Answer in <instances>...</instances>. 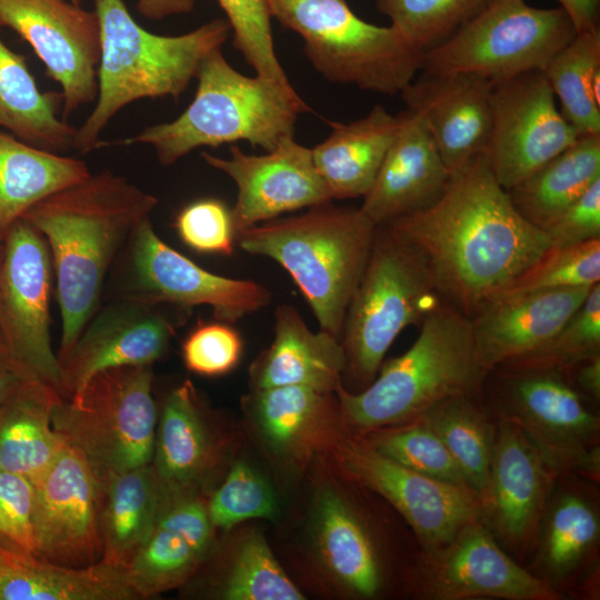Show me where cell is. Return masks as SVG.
Segmentation results:
<instances>
[{
  "label": "cell",
  "instance_id": "1",
  "mask_svg": "<svg viewBox=\"0 0 600 600\" xmlns=\"http://www.w3.org/2000/svg\"><path fill=\"white\" fill-rule=\"evenodd\" d=\"M383 226L421 257L441 298L469 319L551 246L514 209L483 153L451 174L433 204Z\"/></svg>",
  "mask_w": 600,
  "mask_h": 600
},
{
  "label": "cell",
  "instance_id": "2",
  "mask_svg": "<svg viewBox=\"0 0 600 600\" xmlns=\"http://www.w3.org/2000/svg\"><path fill=\"white\" fill-rule=\"evenodd\" d=\"M158 199L110 170L62 188L21 219L44 238L61 314L59 362L100 308L109 269Z\"/></svg>",
  "mask_w": 600,
  "mask_h": 600
},
{
  "label": "cell",
  "instance_id": "3",
  "mask_svg": "<svg viewBox=\"0 0 600 600\" xmlns=\"http://www.w3.org/2000/svg\"><path fill=\"white\" fill-rule=\"evenodd\" d=\"M100 31L98 91L92 111L77 128L74 150L102 147L100 137L113 117L140 99H179L201 62L220 49L231 32L226 19H213L178 36L141 27L123 0H94Z\"/></svg>",
  "mask_w": 600,
  "mask_h": 600
},
{
  "label": "cell",
  "instance_id": "4",
  "mask_svg": "<svg viewBox=\"0 0 600 600\" xmlns=\"http://www.w3.org/2000/svg\"><path fill=\"white\" fill-rule=\"evenodd\" d=\"M413 344L381 364L361 391L336 390L339 411L354 430L366 433L420 418L457 396L482 397L489 371L482 366L471 321L442 300L422 321Z\"/></svg>",
  "mask_w": 600,
  "mask_h": 600
},
{
  "label": "cell",
  "instance_id": "5",
  "mask_svg": "<svg viewBox=\"0 0 600 600\" xmlns=\"http://www.w3.org/2000/svg\"><path fill=\"white\" fill-rule=\"evenodd\" d=\"M196 79L194 97L179 117L114 143L147 144L164 167L196 149L237 141L271 151L293 137L298 116L309 111L291 84L240 73L221 48L204 58Z\"/></svg>",
  "mask_w": 600,
  "mask_h": 600
},
{
  "label": "cell",
  "instance_id": "6",
  "mask_svg": "<svg viewBox=\"0 0 600 600\" xmlns=\"http://www.w3.org/2000/svg\"><path fill=\"white\" fill-rule=\"evenodd\" d=\"M376 227L360 208L329 201L254 224L236 238L243 251L279 263L300 289L320 329L340 340Z\"/></svg>",
  "mask_w": 600,
  "mask_h": 600
},
{
  "label": "cell",
  "instance_id": "7",
  "mask_svg": "<svg viewBox=\"0 0 600 600\" xmlns=\"http://www.w3.org/2000/svg\"><path fill=\"white\" fill-rule=\"evenodd\" d=\"M442 300L421 257L386 226H377L342 326L343 374L366 388L401 331L420 326Z\"/></svg>",
  "mask_w": 600,
  "mask_h": 600
},
{
  "label": "cell",
  "instance_id": "8",
  "mask_svg": "<svg viewBox=\"0 0 600 600\" xmlns=\"http://www.w3.org/2000/svg\"><path fill=\"white\" fill-rule=\"evenodd\" d=\"M270 14L298 33L327 80L393 96L421 70L422 53L392 27L359 18L346 0H267Z\"/></svg>",
  "mask_w": 600,
  "mask_h": 600
},
{
  "label": "cell",
  "instance_id": "9",
  "mask_svg": "<svg viewBox=\"0 0 600 600\" xmlns=\"http://www.w3.org/2000/svg\"><path fill=\"white\" fill-rule=\"evenodd\" d=\"M151 366L102 370L51 409L54 431L90 464L97 479L152 461L157 409Z\"/></svg>",
  "mask_w": 600,
  "mask_h": 600
},
{
  "label": "cell",
  "instance_id": "10",
  "mask_svg": "<svg viewBox=\"0 0 600 600\" xmlns=\"http://www.w3.org/2000/svg\"><path fill=\"white\" fill-rule=\"evenodd\" d=\"M482 394L491 414L514 423L559 476H600V419L559 369L500 366Z\"/></svg>",
  "mask_w": 600,
  "mask_h": 600
},
{
  "label": "cell",
  "instance_id": "11",
  "mask_svg": "<svg viewBox=\"0 0 600 600\" xmlns=\"http://www.w3.org/2000/svg\"><path fill=\"white\" fill-rule=\"evenodd\" d=\"M576 34L561 7L541 9L524 0H493L451 38L422 53L421 70L472 72L499 81L543 70Z\"/></svg>",
  "mask_w": 600,
  "mask_h": 600
},
{
  "label": "cell",
  "instance_id": "12",
  "mask_svg": "<svg viewBox=\"0 0 600 600\" xmlns=\"http://www.w3.org/2000/svg\"><path fill=\"white\" fill-rule=\"evenodd\" d=\"M52 277L44 238L19 219L4 234L0 252V342L30 379L61 396V366L50 333Z\"/></svg>",
  "mask_w": 600,
  "mask_h": 600
},
{
  "label": "cell",
  "instance_id": "13",
  "mask_svg": "<svg viewBox=\"0 0 600 600\" xmlns=\"http://www.w3.org/2000/svg\"><path fill=\"white\" fill-rule=\"evenodd\" d=\"M492 126L484 157L507 191L577 141L542 70L492 81Z\"/></svg>",
  "mask_w": 600,
  "mask_h": 600
},
{
  "label": "cell",
  "instance_id": "14",
  "mask_svg": "<svg viewBox=\"0 0 600 600\" xmlns=\"http://www.w3.org/2000/svg\"><path fill=\"white\" fill-rule=\"evenodd\" d=\"M130 288L128 297L168 304L181 310L197 306L234 323L267 307L271 292L253 280L210 272L171 248L154 231L150 218L142 220L130 237Z\"/></svg>",
  "mask_w": 600,
  "mask_h": 600
},
{
  "label": "cell",
  "instance_id": "15",
  "mask_svg": "<svg viewBox=\"0 0 600 600\" xmlns=\"http://www.w3.org/2000/svg\"><path fill=\"white\" fill-rule=\"evenodd\" d=\"M338 453L352 478L384 498L403 517L422 551L443 547L464 526L483 520L481 499L471 488L410 470L381 454L363 438L344 440Z\"/></svg>",
  "mask_w": 600,
  "mask_h": 600
},
{
  "label": "cell",
  "instance_id": "16",
  "mask_svg": "<svg viewBox=\"0 0 600 600\" xmlns=\"http://www.w3.org/2000/svg\"><path fill=\"white\" fill-rule=\"evenodd\" d=\"M0 27L27 41L60 86L63 119L96 100L100 31L94 10L71 0H0Z\"/></svg>",
  "mask_w": 600,
  "mask_h": 600
},
{
  "label": "cell",
  "instance_id": "17",
  "mask_svg": "<svg viewBox=\"0 0 600 600\" xmlns=\"http://www.w3.org/2000/svg\"><path fill=\"white\" fill-rule=\"evenodd\" d=\"M417 591L424 599L559 600L561 593L513 560L483 520L464 526L443 547L422 551Z\"/></svg>",
  "mask_w": 600,
  "mask_h": 600
},
{
  "label": "cell",
  "instance_id": "18",
  "mask_svg": "<svg viewBox=\"0 0 600 600\" xmlns=\"http://www.w3.org/2000/svg\"><path fill=\"white\" fill-rule=\"evenodd\" d=\"M33 486L34 554L68 568L101 561L99 486L87 460L64 444Z\"/></svg>",
  "mask_w": 600,
  "mask_h": 600
},
{
  "label": "cell",
  "instance_id": "19",
  "mask_svg": "<svg viewBox=\"0 0 600 600\" xmlns=\"http://www.w3.org/2000/svg\"><path fill=\"white\" fill-rule=\"evenodd\" d=\"M229 151L228 159L207 151L201 157L237 186V199L230 209L236 234L282 213L332 201L313 163L311 148L293 137L266 154H248L237 146Z\"/></svg>",
  "mask_w": 600,
  "mask_h": 600
},
{
  "label": "cell",
  "instance_id": "20",
  "mask_svg": "<svg viewBox=\"0 0 600 600\" xmlns=\"http://www.w3.org/2000/svg\"><path fill=\"white\" fill-rule=\"evenodd\" d=\"M559 478L514 423L496 418L494 449L482 507L483 521L500 546L518 556L534 548Z\"/></svg>",
  "mask_w": 600,
  "mask_h": 600
},
{
  "label": "cell",
  "instance_id": "21",
  "mask_svg": "<svg viewBox=\"0 0 600 600\" xmlns=\"http://www.w3.org/2000/svg\"><path fill=\"white\" fill-rule=\"evenodd\" d=\"M167 307L128 296L100 307L60 361L61 396H73L102 370L151 366L164 356L177 328Z\"/></svg>",
  "mask_w": 600,
  "mask_h": 600
},
{
  "label": "cell",
  "instance_id": "22",
  "mask_svg": "<svg viewBox=\"0 0 600 600\" xmlns=\"http://www.w3.org/2000/svg\"><path fill=\"white\" fill-rule=\"evenodd\" d=\"M492 81L472 72L422 71L400 93L419 112L451 174L484 153L491 133Z\"/></svg>",
  "mask_w": 600,
  "mask_h": 600
},
{
  "label": "cell",
  "instance_id": "23",
  "mask_svg": "<svg viewBox=\"0 0 600 600\" xmlns=\"http://www.w3.org/2000/svg\"><path fill=\"white\" fill-rule=\"evenodd\" d=\"M360 210L383 226L433 204L446 191L447 169L422 116L409 108Z\"/></svg>",
  "mask_w": 600,
  "mask_h": 600
},
{
  "label": "cell",
  "instance_id": "24",
  "mask_svg": "<svg viewBox=\"0 0 600 600\" xmlns=\"http://www.w3.org/2000/svg\"><path fill=\"white\" fill-rule=\"evenodd\" d=\"M592 287L500 297L470 319L482 366L492 369L542 348L580 308Z\"/></svg>",
  "mask_w": 600,
  "mask_h": 600
},
{
  "label": "cell",
  "instance_id": "25",
  "mask_svg": "<svg viewBox=\"0 0 600 600\" xmlns=\"http://www.w3.org/2000/svg\"><path fill=\"white\" fill-rule=\"evenodd\" d=\"M346 357L333 334L309 329L291 304L274 311L273 340L251 368L256 389L279 386H303L323 392H336L342 384Z\"/></svg>",
  "mask_w": 600,
  "mask_h": 600
},
{
  "label": "cell",
  "instance_id": "26",
  "mask_svg": "<svg viewBox=\"0 0 600 600\" xmlns=\"http://www.w3.org/2000/svg\"><path fill=\"white\" fill-rule=\"evenodd\" d=\"M126 568L103 561L68 568L0 536V600H132Z\"/></svg>",
  "mask_w": 600,
  "mask_h": 600
},
{
  "label": "cell",
  "instance_id": "27",
  "mask_svg": "<svg viewBox=\"0 0 600 600\" xmlns=\"http://www.w3.org/2000/svg\"><path fill=\"white\" fill-rule=\"evenodd\" d=\"M313 533L321 561L344 590L360 598L380 593L384 574L376 541L358 511L331 486L316 498Z\"/></svg>",
  "mask_w": 600,
  "mask_h": 600
},
{
  "label": "cell",
  "instance_id": "28",
  "mask_svg": "<svg viewBox=\"0 0 600 600\" xmlns=\"http://www.w3.org/2000/svg\"><path fill=\"white\" fill-rule=\"evenodd\" d=\"M331 127V133L311 148L316 169L332 200L363 198L396 137L399 118L378 104L363 118Z\"/></svg>",
  "mask_w": 600,
  "mask_h": 600
},
{
  "label": "cell",
  "instance_id": "29",
  "mask_svg": "<svg viewBox=\"0 0 600 600\" xmlns=\"http://www.w3.org/2000/svg\"><path fill=\"white\" fill-rule=\"evenodd\" d=\"M97 480L101 561L126 568L156 527L163 490L152 463Z\"/></svg>",
  "mask_w": 600,
  "mask_h": 600
},
{
  "label": "cell",
  "instance_id": "30",
  "mask_svg": "<svg viewBox=\"0 0 600 600\" xmlns=\"http://www.w3.org/2000/svg\"><path fill=\"white\" fill-rule=\"evenodd\" d=\"M61 92H43L24 57L10 49L0 37V128L17 139L54 153L74 149L77 128L59 112Z\"/></svg>",
  "mask_w": 600,
  "mask_h": 600
},
{
  "label": "cell",
  "instance_id": "31",
  "mask_svg": "<svg viewBox=\"0 0 600 600\" xmlns=\"http://www.w3.org/2000/svg\"><path fill=\"white\" fill-rule=\"evenodd\" d=\"M58 397L48 384L27 379L0 407V469L32 483L48 470L66 444L51 422Z\"/></svg>",
  "mask_w": 600,
  "mask_h": 600
},
{
  "label": "cell",
  "instance_id": "32",
  "mask_svg": "<svg viewBox=\"0 0 600 600\" xmlns=\"http://www.w3.org/2000/svg\"><path fill=\"white\" fill-rule=\"evenodd\" d=\"M600 517L596 500L587 491L563 488L551 494L534 548L539 578L557 591L596 554Z\"/></svg>",
  "mask_w": 600,
  "mask_h": 600
},
{
  "label": "cell",
  "instance_id": "33",
  "mask_svg": "<svg viewBox=\"0 0 600 600\" xmlns=\"http://www.w3.org/2000/svg\"><path fill=\"white\" fill-rule=\"evenodd\" d=\"M211 443L193 386L186 381L163 403L152 466L164 494L190 492L209 467Z\"/></svg>",
  "mask_w": 600,
  "mask_h": 600
},
{
  "label": "cell",
  "instance_id": "34",
  "mask_svg": "<svg viewBox=\"0 0 600 600\" xmlns=\"http://www.w3.org/2000/svg\"><path fill=\"white\" fill-rule=\"evenodd\" d=\"M90 173L81 159L39 149L0 131V238L37 202Z\"/></svg>",
  "mask_w": 600,
  "mask_h": 600
},
{
  "label": "cell",
  "instance_id": "35",
  "mask_svg": "<svg viewBox=\"0 0 600 600\" xmlns=\"http://www.w3.org/2000/svg\"><path fill=\"white\" fill-rule=\"evenodd\" d=\"M597 179L600 134L581 136L507 192L518 213L543 231Z\"/></svg>",
  "mask_w": 600,
  "mask_h": 600
},
{
  "label": "cell",
  "instance_id": "36",
  "mask_svg": "<svg viewBox=\"0 0 600 600\" xmlns=\"http://www.w3.org/2000/svg\"><path fill=\"white\" fill-rule=\"evenodd\" d=\"M420 419L443 442L482 502L496 440V418L484 406L482 397H451L429 409Z\"/></svg>",
  "mask_w": 600,
  "mask_h": 600
},
{
  "label": "cell",
  "instance_id": "37",
  "mask_svg": "<svg viewBox=\"0 0 600 600\" xmlns=\"http://www.w3.org/2000/svg\"><path fill=\"white\" fill-rule=\"evenodd\" d=\"M542 71L579 137L600 134V29L577 32Z\"/></svg>",
  "mask_w": 600,
  "mask_h": 600
},
{
  "label": "cell",
  "instance_id": "38",
  "mask_svg": "<svg viewBox=\"0 0 600 600\" xmlns=\"http://www.w3.org/2000/svg\"><path fill=\"white\" fill-rule=\"evenodd\" d=\"M333 392L303 386L256 389L251 407L259 429L273 450L286 453L302 444L331 409Z\"/></svg>",
  "mask_w": 600,
  "mask_h": 600
},
{
  "label": "cell",
  "instance_id": "39",
  "mask_svg": "<svg viewBox=\"0 0 600 600\" xmlns=\"http://www.w3.org/2000/svg\"><path fill=\"white\" fill-rule=\"evenodd\" d=\"M493 0H377L379 11L417 51L451 38Z\"/></svg>",
  "mask_w": 600,
  "mask_h": 600
},
{
  "label": "cell",
  "instance_id": "40",
  "mask_svg": "<svg viewBox=\"0 0 600 600\" xmlns=\"http://www.w3.org/2000/svg\"><path fill=\"white\" fill-rule=\"evenodd\" d=\"M364 434L371 447L399 464L442 482L470 488L443 442L422 419Z\"/></svg>",
  "mask_w": 600,
  "mask_h": 600
},
{
  "label": "cell",
  "instance_id": "41",
  "mask_svg": "<svg viewBox=\"0 0 600 600\" xmlns=\"http://www.w3.org/2000/svg\"><path fill=\"white\" fill-rule=\"evenodd\" d=\"M201 560L179 534L156 526L126 571L138 599L149 598L182 584Z\"/></svg>",
  "mask_w": 600,
  "mask_h": 600
},
{
  "label": "cell",
  "instance_id": "42",
  "mask_svg": "<svg viewBox=\"0 0 600 600\" xmlns=\"http://www.w3.org/2000/svg\"><path fill=\"white\" fill-rule=\"evenodd\" d=\"M220 594L227 600L304 599L264 538L256 532L239 544Z\"/></svg>",
  "mask_w": 600,
  "mask_h": 600
},
{
  "label": "cell",
  "instance_id": "43",
  "mask_svg": "<svg viewBox=\"0 0 600 600\" xmlns=\"http://www.w3.org/2000/svg\"><path fill=\"white\" fill-rule=\"evenodd\" d=\"M599 281L600 238L571 246H550L498 298L539 290L593 287Z\"/></svg>",
  "mask_w": 600,
  "mask_h": 600
},
{
  "label": "cell",
  "instance_id": "44",
  "mask_svg": "<svg viewBox=\"0 0 600 600\" xmlns=\"http://www.w3.org/2000/svg\"><path fill=\"white\" fill-rule=\"evenodd\" d=\"M600 353V283L594 284L580 308L542 348L510 367L567 370Z\"/></svg>",
  "mask_w": 600,
  "mask_h": 600
},
{
  "label": "cell",
  "instance_id": "45",
  "mask_svg": "<svg viewBox=\"0 0 600 600\" xmlns=\"http://www.w3.org/2000/svg\"><path fill=\"white\" fill-rule=\"evenodd\" d=\"M226 13L233 46L256 74L290 86L276 53L267 0H217Z\"/></svg>",
  "mask_w": 600,
  "mask_h": 600
},
{
  "label": "cell",
  "instance_id": "46",
  "mask_svg": "<svg viewBox=\"0 0 600 600\" xmlns=\"http://www.w3.org/2000/svg\"><path fill=\"white\" fill-rule=\"evenodd\" d=\"M213 528L230 529L250 519H271L277 499L270 484L248 463L237 462L207 504Z\"/></svg>",
  "mask_w": 600,
  "mask_h": 600
},
{
  "label": "cell",
  "instance_id": "47",
  "mask_svg": "<svg viewBox=\"0 0 600 600\" xmlns=\"http://www.w3.org/2000/svg\"><path fill=\"white\" fill-rule=\"evenodd\" d=\"M174 228L189 248L203 253L231 256L236 231L231 210L218 199L193 201L182 208Z\"/></svg>",
  "mask_w": 600,
  "mask_h": 600
},
{
  "label": "cell",
  "instance_id": "48",
  "mask_svg": "<svg viewBox=\"0 0 600 600\" xmlns=\"http://www.w3.org/2000/svg\"><path fill=\"white\" fill-rule=\"evenodd\" d=\"M241 354L239 332L223 321L199 323L182 344L184 366L200 376L214 377L230 372Z\"/></svg>",
  "mask_w": 600,
  "mask_h": 600
},
{
  "label": "cell",
  "instance_id": "49",
  "mask_svg": "<svg viewBox=\"0 0 600 600\" xmlns=\"http://www.w3.org/2000/svg\"><path fill=\"white\" fill-rule=\"evenodd\" d=\"M156 526L179 534L202 559L210 549L213 526L207 504L190 492L163 493Z\"/></svg>",
  "mask_w": 600,
  "mask_h": 600
},
{
  "label": "cell",
  "instance_id": "50",
  "mask_svg": "<svg viewBox=\"0 0 600 600\" xmlns=\"http://www.w3.org/2000/svg\"><path fill=\"white\" fill-rule=\"evenodd\" d=\"M550 244H578L600 238V179L569 204L544 230Z\"/></svg>",
  "mask_w": 600,
  "mask_h": 600
},
{
  "label": "cell",
  "instance_id": "51",
  "mask_svg": "<svg viewBox=\"0 0 600 600\" xmlns=\"http://www.w3.org/2000/svg\"><path fill=\"white\" fill-rule=\"evenodd\" d=\"M0 511L10 528V541L34 553L33 483L21 474L0 469Z\"/></svg>",
  "mask_w": 600,
  "mask_h": 600
},
{
  "label": "cell",
  "instance_id": "52",
  "mask_svg": "<svg viewBox=\"0 0 600 600\" xmlns=\"http://www.w3.org/2000/svg\"><path fill=\"white\" fill-rule=\"evenodd\" d=\"M570 383L588 401L600 400V353L589 357L563 371Z\"/></svg>",
  "mask_w": 600,
  "mask_h": 600
},
{
  "label": "cell",
  "instance_id": "53",
  "mask_svg": "<svg viewBox=\"0 0 600 600\" xmlns=\"http://www.w3.org/2000/svg\"><path fill=\"white\" fill-rule=\"evenodd\" d=\"M571 18L577 32L599 28L600 0H557Z\"/></svg>",
  "mask_w": 600,
  "mask_h": 600
},
{
  "label": "cell",
  "instance_id": "54",
  "mask_svg": "<svg viewBox=\"0 0 600 600\" xmlns=\"http://www.w3.org/2000/svg\"><path fill=\"white\" fill-rule=\"evenodd\" d=\"M196 0H137L139 13L150 20L190 13Z\"/></svg>",
  "mask_w": 600,
  "mask_h": 600
},
{
  "label": "cell",
  "instance_id": "55",
  "mask_svg": "<svg viewBox=\"0 0 600 600\" xmlns=\"http://www.w3.org/2000/svg\"><path fill=\"white\" fill-rule=\"evenodd\" d=\"M30 379L6 353L0 352V407Z\"/></svg>",
  "mask_w": 600,
  "mask_h": 600
},
{
  "label": "cell",
  "instance_id": "56",
  "mask_svg": "<svg viewBox=\"0 0 600 600\" xmlns=\"http://www.w3.org/2000/svg\"><path fill=\"white\" fill-rule=\"evenodd\" d=\"M0 536L7 538L9 540L11 538L10 528H9L4 517L2 516L1 511H0Z\"/></svg>",
  "mask_w": 600,
  "mask_h": 600
},
{
  "label": "cell",
  "instance_id": "57",
  "mask_svg": "<svg viewBox=\"0 0 600 600\" xmlns=\"http://www.w3.org/2000/svg\"><path fill=\"white\" fill-rule=\"evenodd\" d=\"M2 240H3V239L0 238V252H1ZM0 352H1V353H6V352H4V349H3L2 344H1V342H0Z\"/></svg>",
  "mask_w": 600,
  "mask_h": 600
},
{
  "label": "cell",
  "instance_id": "58",
  "mask_svg": "<svg viewBox=\"0 0 600 600\" xmlns=\"http://www.w3.org/2000/svg\"><path fill=\"white\" fill-rule=\"evenodd\" d=\"M71 1L74 2V3L80 4L82 0H71Z\"/></svg>",
  "mask_w": 600,
  "mask_h": 600
}]
</instances>
